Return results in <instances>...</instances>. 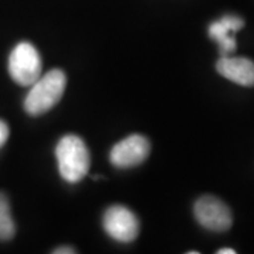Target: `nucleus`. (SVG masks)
<instances>
[{"instance_id": "20e7f679", "label": "nucleus", "mask_w": 254, "mask_h": 254, "mask_svg": "<svg viewBox=\"0 0 254 254\" xmlns=\"http://www.w3.org/2000/svg\"><path fill=\"white\" fill-rule=\"evenodd\" d=\"M195 218L203 226L212 232H226L233 223V216L225 202L215 196H202L193 206Z\"/></svg>"}, {"instance_id": "9b49d317", "label": "nucleus", "mask_w": 254, "mask_h": 254, "mask_svg": "<svg viewBox=\"0 0 254 254\" xmlns=\"http://www.w3.org/2000/svg\"><path fill=\"white\" fill-rule=\"evenodd\" d=\"M76 250L73 247H58L57 250H54V254H75Z\"/></svg>"}, {"instance_id": "9d476101", "label": "nucleus", "mask_w": 254, "mask_h": 254, "mask_svg": "<svg viewBox=\"0 0 254 254\" xmlns=\"http://www.w3.org/2000/svg\"><path fill=\"white\" fill-rule=\"evenodd\" d=\"M7 138H9V126H7L6 122L0 120V148L4 145Z\"/></svg>"}, {"instance_id": "f257e3e1", "label": "nucleus", "mask_w": 254, "mask_h": 254, "mask_svg": "<svg viewBox=\"0 0 254 254\" xmlns=\"http://www.w3.org/2000/svg\"><path fill=\"white\" fill-rule=\"evenodd\" d=\"M60 175L69 184L79 182L89 171L91 155L81 137L75 134L64 136L55 148Z\"/></svg>"}, {"instance_id": "7ed1b4c3", "label": "nucleus", "mask_w": 254, "mask_h": 254, "mask_svg": "<svg viewBox=\"0 0 254 254\" xmlns=\"http://www.w3.org/2000/svg\"><path fill=\"white\" fill-rule=\"evenodd\" d=\"M43 63L36 47L20 43L9 57V73L11 79L21 86H31L41 76Z\"/></svg>"}, {"instance_id": "f8f14e48", "label": "nucleus", "mask_w": 254, "mask_h": 254, "mask_svg": "<svg viewBox=\"0 0 254 254\" xmlns=\"http://www.w3.org/2000/svg\"><path fill=\"white\" fill-rule=\"evenodd\" d=\"M218 254H236L233 249H220L218 250Z\"/></svg>"}, {"instance_id": "39448f33", "label": "nucleus", "mask_w": 254, "mask_h": 254, "mask_svg": "<svg viewBox=\"0 0 254 254\" xmlns=\"http://www.w3.org/2000/svg\"><path fill=\"white\" fill-rule=\"evenodd\" d=\"M103 227L112 239L120 243H128L138 236L140 222L130 209L115 205L105 212Z\"/></svg>"}, {"instance_id": "6e6552de", "label": "nucleus", "mask_w": 254, "mask_h": 254, "mask_svg": "<svg viewBox=\"0 0 254 254\" xmlns=\"http://www.w3.org/2000/svg\"><path fill=\"white\" fill-rule=\"evenodd\" d=\"M243 26V18L237 16H225L209 26V37L218 43L222 57L236 51V38L233 37V33L239 31Z\"/></svg>"}, {"instance_id": "1a4fd4ad", "label": "nucleus", "mask_w": 254, "mask_h": 254, "mask_svg": "<svg viewBox=\"0 0 254 254\" xmlns=\"http://www.w3.org/2000/svg\"><path fill=\"white\" fill-rule=\"evenodd\" d=\"M16 233V225L11 216L9 200L6 195L0 193V240H10Z\"/></svg>"}, {"instance_id": "423d86ee", "label": "nucleus", "mask_w": 254, "mask_h": 254, "mask_svg": "<svg viewBox=\"0 0 254 254\" xmlns=\"http://www.w3.org/2000/svg\"><path fill=\"white\" fill-rule=\"evenodd\" d=\"M150 141L144 136L133 134L119 141L110 151V163L118 168H130L145 161L150 154Z\"/></svg>"}, {"instance_id": "0eeeda50", "label": "nucleus", "mask_w": 254, "mask_h": 254, "mask_svg": "<svg viewBox=\"0 0 254 254\" xmlns=\"http://www.w3.org/2000/svg\"><path fill=\"white\" fill-rule=\"evenodd\" d=\"M218 72L242 86H254V63L243 57H222L216 64Z\"/></svg>"}, {"instance_id": "f03ea898", "label": "nucleus", "mask_w": 254, "mask_h": 254, "mask_svg": "<svg viewBox=\"0 0 254 254\" xmlns=\"http://www.w3.org/2000/svg\"><path fill=\"white\" fill-rule=\"evenodd\" d=\"M66 86V78L61 69H53L44 76H40L33 85L24 100V109L31 116H40L63 98Z\"/></svg>"}]
</instances>
